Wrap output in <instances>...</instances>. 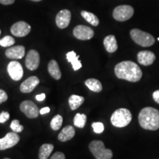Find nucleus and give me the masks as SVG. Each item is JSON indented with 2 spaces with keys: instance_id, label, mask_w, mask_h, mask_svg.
<instances>
[{
  "instance_id": "ddd939ff",
  "label": "nucleus",
  "mask_w": 159,
  "mask_h": 159,
  "mask_svg": "<svg viewBox=\"0 0 159 159\" xmlns=\"http://www.w3.org/2000/svg\"><path fill=\"white\" fill-rule=\"evenodd\" d=\"M71 14L69 10H62L57 13L55 18V22L59 28L64 29L70 23Z\"/></svg>"
},
{
  "instance_id": "4be33fe9",
  "label": "nucleus",
  "mask_w": 159,
  "mask_h": 159,
  "mask_svg": "<svg viewBox=\"0 0 159 159\" xmlns=\"http://www.w3.org/2000/svg\"><path fill=\"white\" fill-rule=\"evenodd\" d=\"M84 97L79 96V95L73 94L69 99V106H70V108L72 111L77 110L84 102Z\"/></svg>"
},
{
  "instance_id": "e433bc0d",
  "label": "nucleus",
  "mask_w": 159,
  "mask_h": 159,
  "mask_svg": "<svg viewBox=\"0 0 159 159\" xmlns=\"http://www.w3.org/2000/svg\"><path fill=\"white\" fill-rule=\"evenodd\" d=\"M31 1H33V2H40V1H41V0H31Z\"/></svg>"
},
{
  "instance_id": "58836bf2",
  "label": "nucleus",
  "mask_w": 159,
  "mask_h": 159,
  "mask_svg": "<svg viewBox=\"0 0 159 159\" xmlns=\"http://www.w3.org/2000/svg\"><path fill=\"white\" fill-rule=\"evenodd\" d=\"M0 35H1V30H0Z\"/></svg>"
},
{
  "instance_id": "393cba45",
  "label": "nucleus",
  "mask_w": 159,
  "mask_h": 159,
  "mask_svg": "<svg viewBox=\"0 0 159 159\" xmlns=\"http://www.w3.org/2000/svg\"><path fill=\"white\" fill-rule=\"evenodd\" d=\"M87 116L83 114H77L74 118V124L77 128H83L86 123Z\"/></svg>"
},
{
  "instance_id": "a211bd4d",
  "label": "nucleus",
  "mask_w": 159,
  "mask_h": 159,
  "mask_svg": "<svg viewBox=\"0 0 159 159\" xmlns=\"http://www.w3.org/2000/svg\"><path fill=\"white\" fill-rule=\"evenodd\" d=\"M103 44L105 49L107 52L110 53L115 52L118 49V44H117V41L116 37L113 35H110L106 36L103 41Z\"/></svg>"
},
{
  "instance_id": "39448f33",
  "label": "nucleus",
  "mask_w": 159,
  "mask_h": 159,
  "mask_svg": "<svg viewBox=\"0 0 159 159\" xmlns=\"http://www.w3.org/2000/svg\"><path fill=\"white\" fill-rule=\"evenodd\" d=\"M89 150L96 159H111L113 157L112 151L105 148L102 141H92L89 144Z\"/></svg>"
},
{
  "instance_id": "ea45409f",
  "label": "nucleus",
  "mask_w": 159,
  "mask_h": 159,
  "mask_svg": "<svg viewBox=\"0 0 159 159\" xmlns=\"http://www.w3.org/2000/svg\"><path fill=\"white\" fill-rule=\"evenodd\" d=\"M158 41H159V38H158Z\"/></svg>"
},
{
  "instance_id": "c85d7f7f",
  "label": "nucleus",
  "mask_w": 159,
  "mask_h": 159,
  "mask_svg": "<svg viewBox=\"0 0 159 159\" xmlns=\"http://www.w3.org/2000/svg\"><path fill=\"white\" fill-rule=\"evenodd\" d=\"M91 126H92L93 130H94V133H96L97 134H102L103 131H104L105 127H104V125H103L102 122H93L92 125H91Z\"/></svg>"
},
{
  "instance_id": "f8f14e48",
  "label": "nucleus",
  "mask_w": 159,
  "mask_h": 159,
  "mask_svg": "<svg viewBox=\"0 0 159 159\" xmlns=\"http://www.w3.org/2000/svg\"><path fill=\"white\" fill-rule=\"evenodd\" d=\"M40 63L39 53L35 49L30 50L25 59V65L27 69L34 71L38 69Z\"/></svg>"
},
{
  "instance_id": "7c9ffc66",
  "label": "nucleus",
  "mask_w": 159,
  "mask_h": 159,
  "mask_svg": "<svg viewBox=\"0 0 159 159\" xmlns=\"http://www.w3.org/2000/svg\"><path fill=\"white\" fill-rule=\"evenodd\" d=\"M7 98H8V97H7V93L4 90H2V89H0V104L5 102Z\"/></svg>"
},
{
  "instance_id": "0eeeda50",
  "label": "nucleus",
  "mask_w": 159,
  "mask_h": 159,
  "mask_svg": "<svg viewBox=\"0 0 159 159\" xmlns=\"http://www.w3.org/2000/svg\"><path fill=\"white\" fill-rule=\"evenodd\" d=\"M19 140L20 137L16 133H8L2 139H0V150H5L13 148L18 144Z\"/></svg>"
},
{
  "instance_id": "c756f323",
  "label": "nucleus",
  "mask_w": 159,
  "mask_h": 159,
  "mask_svg": "<svg viewBox=\"0 0 159 159\" xmlns=\"http://www.w3.org/2000/svg\"><path fill=\"white\" fill-rule=\"evenodd\" d=\"M10 119V114L7 111L0 113V123H5Z\"/></svg>"
},
{
  "instance_id": "f03ea898",
  "label": "nucleus",
  "mask_w": 159,
  "mask_h": 159,
  "mask_svg": "<svg viewBox=\"0 0 159 159\" xmlns=\"http://www.w3.org/2000/svg\"><path fill=\"white\" fill-rule=\"evenodd\" d=\"M139 122L142 128L156 130L159 128V111L152 107L142 109L139 114Z\"/></svg>"
},
{
  "instance_id": "f257e3e1",
  "label": "nucleus",
  "mask_w": 159,
  "mask_h": 159,
  "mask_svg": "<svg viewBox=\"0 0 159 159\" xmlns=\"http://www.w3.org/2000/svg\"><path fill=\"white\" fill-rule=\"evenodd\" d=\"M114 72L119 79L136 83L141 80L142 71L140 67L133 61H126L119 63L114 68Z\"/></svg>"
},
{
  "instance_id": "f3484780",
  "label": "nucleus",
  "mask_w": 159,
  "mask_h": 159,
  "mask_svg": "<svg viewBox=\"0 0 159 159\" xmlns=\"http://www.w3.org/2000/svg\"><path fill=\"white\" fill-rule=\"evenodd\" d=\"M75 135V130L74 127L68 125L63 128V130L61 131V133L57 136V139L59 141L62 142H67V141L71 140Z\"/></svg>"
},
{
  "instance_id": "c9c22d12",
  "label": "nucleus",
  "mask_w": 159,
  "mask_h": 159,
  "mask_svg": "<svg viewBox=\"0 0 159 159\" xmlns=\"http://www.w3.org/2000/svg\"><path fill=\"white\" fill-rule=\"evenodd\" d=\"M50 111V108L49 107H45V108H41L40 110V114H48V113Z\"/></svg>"
},
{
  "instance_id": "b1692460",
  "label": "nucleus",
  "mask_w": 159,
  "mask_h": 159,
  "mask_svg": "<svg viewBox=\"0 0 159 159\" xmlns=\"http://www.w3.org/2000/svg\"><path fill=\"white\" fill-rule=\"evenodd\" d=\"M81 16H82L89 24H91V25L94 26V27L98 26L99 23V20L98 18H97V16H95L94 13L83 11L81 12Z\"/></svg>"
},
{
  "instance_id": "9d476101",
  "label": "nucleus",
  "mask_w": 159,
  "mask_h": 159,
  "mask_svg": "<svg viewBox=\"0 0 159 159\" xmlns=\"http://www.w3.org/2000/svg\"><path fill=\"white\" fill-rule=\"evenodd\" d=\"M31 27L25 21H18L11 27V32L16 37H25L30 33Z\"/></svg>"
},
{
  "instance_id": "f704fd0d",
  "label": "nucleus",
  "mask_w": 159,
  "mask_h": 159,
  "mask_svg": "<svg viewBox=\"0 0 159 159\" xmlns=\"http://www.w3.org/2000/svg\"><path fill=\"white\" fill-rule=\"evenodd\" d=\"M15 2V0H0V3L2 5H11Z\"/></svg>"
},
{
  "instance_id": "2f4dec72",
  "label": "nucleus",
  "mask_w": 159,
  "mask_h": 159,
  "mask_svg": "<svg viewBox=\"0 0 159 159\" xmlns=\"http://www.w3.org/2000/svg\"><path fill=\"white\" fill-rule=\"evenodd\" d=\"M50 159H66V157L63 152H56L51 156Z\"/></svg>"
},
{
  "instance_id": "20e7f679",
  "label": "nucleus",
  "mask_w": 159,
  "mask_h": 159,
  "mask_svg": "<svg viewBox=\"0 0 159 159\" xmlns=\"http://www.w3.org/2000/svg\"><path fill=\"white\" fill-rule=\"evenodd\" d=\"M130 34L133 41L143 47H151L154 44L156 41L152 35L139 29L131 30Z\"/></svg>"
},
{
  "instance_id": "dca6fc26",
  "label": "nucleus",
  "mask_w": 159,
  "mask_h": 159,
  "mask_svg": "<svg viewBox=\"0 0 159 159\" xmlns=\"http://www.w3.org/2000/svg\"><path fill=\"white\" fill-rule=\"evenodd\" d=\"M25 55L24 46H16L5 51V55L10 59H21Z\"/></svg>"
},
{
  "instance_id": "cd10ccee",
  "label": "nucleus",
  "mask_w": 159,
  "mask_h": 159,
  "mask_svg": "<svg viewBox=\"0 0 159 159\" xmlns=\"http://www.w3.org/2000/svg\"><path fill=\"white\" fill-rule=\"evenodd\" d=\"M11 130L15 133H20L24 130L23 125L20 124L19 121L17 120V119H15V120L12 121L11 124Z\"/></svg>"
},
{
  "instance_id": "72a5a7b5",
  "label": "nucleus",
  "mask_w": 159,
  "mask_h": 159,
  "mask_svg": "<svg viewBox=\"0 0 159 159\" xmlns=\"http://www.w3.org/2000/svg\"><path fill=\"white\" fill-rule=\"evenodd\" d=\"M45 98H46L45 94H41L36 95V96H35V99H36V100L39 101V102L44 100Z\"/></svg>"
},
{
  "instance_id": "2eb2a0df",
  "label": "nucleus",
  "mask_w": 159,
  "mask_h": 159,
  "mask_svg": "<svg viewBox=\"0 0 159 159\" xmlns=\"http://www.w3.org/2000/svg\"><path fill=\"white\" fill-rule=\"evenodd\" d=\"M40 80L36 76L30 77L20 85V90L22 93H30L34 90L35 87L39 84Z\"/></svg>"
},
{
  "instance_id": "423d86ee",
  "label": "nucleus",
  "mask_w": 159,
  "mask_h": 159,
  "mask_svg": "<svg viewBox=\"0 0 159 159\" xmlns=\"http://www.w3.org/2000/svg\"><path fill=\"white\" fill-rule=\"evenodd\" d=\"M134 9L130 5H119L113 11V17L118 21H125L134 16Z\"/></svg>"
},
{
  "instance_id": "473e14b6",
  "label": "nucleus",
  "mask_w": 159,
  "mask_h": 159,
  "mask_svg": "<svg viewBox=\"0 0 159 159\" xmlns=\"http://www.w3.org/2000/svg\"><path fill=\"white\" fill-rule=\"evenodd\" d=\"M152 98H153L154 101L159 104V90L155 91L152 94Z\"/></svg>"
},
{
  "instance_id": "5701e85b",
  "label": "nucleus",
  "mask_w": 159,
  "mask_h": 159,
  "mask_svg": "<svg viewBox=\"0 0 159 159\" xmlns=\"http://www.w3.org/2000/svg\"><path fill=\"white\" fill-rule=\"evenodd\" d=\"M54 146L51 144H44L41 147L39 150V159H48L52 152Z\"/></svg>"
},
{
  "instance_id": "a878e982",
  "label": "nucleus",
  "mask_w": 159,
  "mask_h": 159,
  "mask_svg": "<svg viewBox=\"0 0 159 159\" xmlns=\"http://www.w3.org/2000/svg\"><path fill=\"white\" fill-rule=\"evenodd\" d=\"M63 125V117L61 115H56L52 119L50 122L51 128L53 130H58Z\"/></svg>"
},
{
  "instance_id": "6ab92c4d",
  "label": "nucleus",
  "mask_w": 159,
  "mask_h": 159,
  "mask_svg": "<svg viewBox=\"0 0 159 159\" xmlns=\"http://www.w3.org/2000/svg\"><path fill=\"white\" fill-rule=\"evenodd\" d=\"M48 71L49 75L55 80L61 78V71L59 68L58 63L55 60H52L48 63Z\"/></svg>"
},
{
  "instance_id": "7ed1b4c3",
  "label": "nucleus",
  "mask_w": 159,
  "mask_h": 159,
  "mask_svg": "<svg viewBox=\"0 0 159 159\" xmlns=\"http://www.w3.org/2000/svg\"><path fill=\"white\" fill-rule=\"evenodd\" d=\"M132 114L127 108H119L113 113L111 117V124L116 128H124L130 124Z\"/></svg>"
},
{
  "instance_id": "6e6552de",
  "label": "nucleus",
  "mask_w": 159,
  "mask_h": 159,
  "mask_svg": "<svg viewBox=\"0 0 159 159\" xmlns=\"http://www.w3.org/2000/svg\"><path fill=\"white\" fill-rule=\"evenodd\" d=\"M20 110L30 119L36 118L40 113L37 105L30 100H25L21 102L20 105Z\"/></svg>"
},
{
  "instance_id": "9b49d317",
  "label": "nucleus",
  "mask_w": 159,
  "mask_h": 159,
  "mask_svg": "<svg viewBox=\"0 0 159 159\" xmlns=\"http://www.w3.org/2000/svg\"><path fill=\"white\" fill-rule=\"evenodd\" d=\"M7 72L13 80L19 81L24 75L22 66L18 61H11L7 65Z\"/></svg>"
},
{
  "instance_id": "aec40b11",
  "label": "nucleus",
  "mask_w": 159,
  "mask_h": 159,
  "mask_svg": "<svg viewBox=\"0 0 159 159\" xmlns=\"http://www.w3.org/2000/svg\"><path fill=\"white\" fill-rule=\"evenodd\" d=\"M66 58L69 62L72 65V68L75 71L79 70L82 67L81 62L79 61V55H77L74 51H71L66 53Z\"/></svg>"
},
{
  "instance_id": "bb28decb",
  "label": "nucleus",
  "mask_w": 159,
  "mask_h": 159,
  "mask_svg": "<svg viewBox=\"0 0 159 159\" xmlns=\"http://www.w3.org/2000/svg\"><path fill=\"white\" fill-rule=\"evenodd\" d=\"M15 43V40L13 37L7 35L0 40V46L3 47H8Z\"/></svg>"
},
{
  "instance_id": "412c9836",
  "label": "nucleus",
  "mask_w": 159,
  "mask_h": 159,
  "mask_svg": "<svg viewBox=\"0 0 159 159\" xmlns=\"http://www.w3.org/2000/svg\"><path fill=\"white\" fill-rule=\"evenodd\" d=\"M85 84L91 91L99 93L102 90V85L100 81L94 78H90L85 80Z\"/></svg>"
},
{
  "instance_id": "1a4fd4ad",
  "label": "nucleus",
  "mask_w": 159,
  "mask_h": 159,
  "mask_svg": "<svg viewBox=\"0 0 159 159\" xmlns=\"http://www.w3.org/2000/svg\"><path fill=\"white\" fill-rule=\"evenodd\" d=\"M73 35L76 39L82 41H86L94 37V30L91 27L85 25H78L75 27Z\"/></svg>"
},
{
  "instance_id": "4468645a",
  "label": "nucleus",
  "mask_w": 159,
  "mask_h": 159,
  "mask_svg": "<svg viewBox=\"0 0 159 159\" xmlns=\"http://www.w3.org/2000/svg\"><path fill=\"white\" fill-rule=\"evenodd\" d=\"M156 57V55L152 52L148 50L141 51L137 54L138 62L141 65L145 66L152 65L154 63Z\"/></svg>"
},
{
  "instance_id": "4c0bfd02",
  "label": "nucleus",
  "mask_w": 159,
  "mask_h": 159,
  "mask_svg": "<svg viewBox=\"0 0 159 159\" xmlns=\"http://www.w3.org/2000/svg\"><path fill=\"white\" fill-rule=\"evenodd\" d=\"M4 159H10V158H5Z\"/></svg>"
}]
</instances>
